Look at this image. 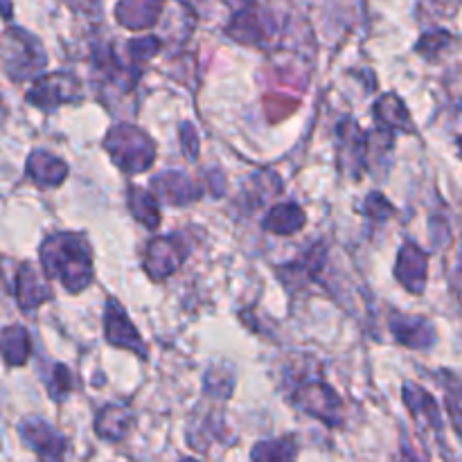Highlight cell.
<instances>
[{
  "label": "cell",
  "mask_w": 462,
  "mask_h": 462,
  "mask_svg": "<svg viewBox=\"0 0 462 462\" xmlns=\"http://www.w3.org/2000/svg\"><path fill=\"white\" fill-rule=\"evenodd\" d=\"M41 264L50 278L59 280L70 293H79L93 282V255L81 235L59 233L41 246Z\"/></svg>",
  "instance_id": "6da1fadb"
},
{
  "label": "cell",
  "mask_w": 462,
  "mask_h": 462,
  "mask_svg": "<svg viewBox=\"0 0 462 462\" xmlns=\"http://www.w3.org/2000/svg\"><path fill=\"white\" fill-rule=\"evenodd\" d=\"M104 147H106L113 162L126 174H140V171L149 170L153 165V158H156L153 140L134 125L113 126L108 131Z\"/></svg>",
  "instance_id": "7a4b0ae2"
},
{
  "label": "cell",
  "mask_w": 462,
  "mask_h": 462,
  "mask_svg": "<svg viewBox=\"0 0 462 462\" xmlns=\"http://www.w3.org/2000/svg\"><path fill=\"white\" fill-rule=\"evenodd\" d=\"M45 52L39 41L25 30L9 27L3 34V66L9 79L25 81L45 68Z\"/></svg>",
  "instance_id": "3957f363"
},
{
  "label": "cell",
  "mask_w": 462,
  "mask_h": 462,
  "mask_svg": "<svg viewBox=\"0 0 462 462\" xmlns=\"http://www.w3.org/2000/svg\"><path fill=\"white\" fill-rule=\"evenodd\" d=\"M298 406L311 418L329 424V427H341L343 424V402L328 383L310 382L300 386V391L293 397Z\"/></svg>",
  "instance_id": "277c9868"
},
{
  "label": "cell",
  "mask_w": 462,
  "mask_h": 462,
  "mask_svg": "<svg viewBox=\"0 0 462 462\" xmlns=\"http://www.w3.org/2000/svg\"><path fill=\"white\" fill-rule=\"evenodd\" d=\"M27 102L39 108H54L59 104L75 102L81 97V86L75 75L70 72H50L39 77L30 90H27Z\"/></svg>",
  "instance_id": "5b68a950"
},
{
  "label": "cell",
  "mask_w": 462,
  "mask_h": 462,
  "mask_svg": "<svg viewBox=\"0 0 462 462\" xmlns=\"http://www.w3.org/2000/svg\"><path fill=\"white\" fill-rule=\"evenodd\" d=\"M185 248L179 235H167V237L153 239L147 246L144 255V271L152 280H165L183 264Z\"/></svg>",
  "instance_id": "8992f818"
},
{
  "label": "cell",
  "mask_w": 462,
  "mask_h": 462,
  "mask_svg": "<svg viewBox=\"0 0 462 462\" xmlns=\"http://www.w3.org/2000/svg\"><path fill=\"white\" fill-rule=\"evenodd\" d=\"M104 329H106V341L111 346L122 347V350H131L138 356H147V346L140 338L138 329L126 319V314L116 300H108L106 314H104Z\"/></svg>",
  "instance_id": "52a82bcc"
},
{
  "label": "cell",
  "mask_w": 462,
  "mask_h": 462,
  "mask_svg": "<svg viewBox=\"0 0 462 462\" xmlns=\"http://www.w3.org/2000/svg\"><path fill=\"white\" fill-rule=\"evenodd\" d=\"M21 438L43 460H59L66 454V438L59 436L43 420H27V422H23Z\"/></svg>",
  "instance_id": "ba28073f"
},
{
  "label": "cell",
  "mask_w": 462,
  "mask_h": 462,
  "mask_svg": "<svg viewBox=\"0 0 462 462\" xmlns=\"http://www.w3.org/2000/svg\"><path fill=\"white\" fill-rule=\"evenodd\" d=\"M226 32H228L230 39L239 41L244 45H262L269 39L271 18H266V14L257 12L255 5H248V7L235 12Z\"/></svg>",
  "instance_id": "9c48e42d"
},
{
  "label": "cell",
  "mask_w": 462,
  "mask_h": 462,
  "mask_svg": "<svg viewBox=\"0 0 462 462\" xmlns=\"http://www.w3.org/2000/svg\"><path fill=\"white\" fill-rule=\"evenodd\" d=\"M395 275L402 287L409 289L411 293H422L429 275V255L422 248L406 244L400 251V257H397Z\"/></svg>",
  "instance_id": "30bf717a"
},
{
  "label": "cell",
  "mask_w": 462,
  "mask_h": 462,
  "mask_svg": "<svg viewBox=\"0 0 462 462\" xmlns=\"http://www.w3.org/2000/svg\"><path fill=\"white\" fill-rule=\"evenodd\" d=\"M152 185L158 197L170 206H189L201 197V188L183 171H167V174L156 176Z\"/></svg>",
  "instance_id": "8fae6325"
},
{
  "label": "cell",
  "mask_w": 462,
  "mask_h": 462,
  "mask_svg": "<svg viewBox=\"0 0 462 462\" xmlns=\"http://www.w3.org/2000/svg\"><path fill=\"white\" fill-rule=\"evenodd\" d=\"M165 0H120L116 7V18L129 30H147L161 16Z\"/></svg>",
  "instance_id": "7c38bea8"
},
{
  "label": "cell",
  "mask_w": 462,
  "mask_h": 462,
  "mask_svg": "<svg viewBox=\"0 0 462 462\" xmlns=\"http://www.w3.org/2000/svg\"><path fill=\"white\" fill-rule=\"evenodd\" d=\"M16 302L25 311L34 310L41 302L50 300L52 298V291L48 289V284L43 282L39 271L32 264H21L16 269Z\"/></svg>",
  "instance_id": "4fadbf2b"
},
{
  "label": "cell",
  "mask_w": 462,
  "mask_h": 462,
  "mask_svg": "<svg viewBox=\"0 0 462 462\" xmlns=\"http://www.w3.org/2000/svg\"><path fill=\"white\" fill-rule=\"evenodd\" d=\"M391 329L395 334L397 341L406 347H415V350H427L433 346V325L424 319H411V316L393 314L391 316Z\"/></svg>",
  "instance_id": "5bb4252c"
},
{
  "label": "cell",
  "mask_w": 462,
  "mask_h": 462,
  "mask_svg": "<svg viewBox=\"0 0 462 462\" xmlns=\"http://www.w3.org/2000/svg\"><path fill=\"white\" fill-rule=\"evenodd\" d=\"M404 402L409 406L411 415L415 418L418 427L431 429V431L440 433L442 431V420L440 411H438L436 400L429 395L424 388L413 386V383H406L404 386Z\"/></svg>",
  "instance_id": "9a60e30c"
},
{
  "label": "cell",
  "mask_w": 462,
  "mask_h": 462,
  "mask_svg": "<svg viewBox=\"0 0 462 462\" xmlns=\"http://www.w3.org/2000/svg\"><path fill=\"white\" fill-rule=\"evenodd\" d=\"M27 174L39 188H57L66 180L68 165L57 156L45 152H34L27 158Z\"/></svg>",
  "instance_id": "2e32d148"
},
{
  "label": "cell",
  "mask_w": 462,
  "mask_h": 462,
  "mask_svg": "<svg viewBox=\"0 0 462 462\" xmlns=\"http://www.w3.org/2000/svg\"><path fill=\"white\" fill-rule=\"evenodd\" d=\"M307 215L300 210L296 203H282L275 206L266 212L264 217V228L273 235H291L305 226Z\"/></svg>",
  "instance_id": "e0dca14e"
},
{
  "label": "cell",
  "mask_w": 462,
  "mask_h": 462,
  "mask_svg": "<svg viewBox=\"0 0 462 462\" xmlns=\"http://www.w3.org/2000/svg\"><path fill=\"white\" fill-rule=\"evenodd\" d=\"M374 117L386 131H411L409 111L397 95L388 93L374 104Z\"/></svg>",
  "instance_id": "ac0fdd59"
},
{
  "label": "cell",
  "mask_w": 462,
  "mask_h": 462,
  "mask_svg": "<svg viewBox=\"0 0 462 462\" xmlns=\"http://www.w3.org/2000/svg\"><path fill=\"white\" fill-rule=\"evenodd\" d=\"M129 424L131 418L125 409H120V406H106L97 415V420H95V431L104 440L120 442L126 436V431H129Z\"/></svg>",
  "instance_id": "d6986e66"
},
{
  "label": "cell",
  "mask_w": 462,
  "mask_h": 462,
  "mask_svg": "<svg viewBox=\"0 0 462 462\" xmlns=\"http://www.w3.org/2000/svg\"><path fill=\"white\" fill-rule=\"evenodd\" d=\"M3 355L7 365H23L30 356V337L21 325H9L3 329Z\"/></svg>",
  "instance_id": "ffe728a7"
},
{
  "label": "cell",
  "mask_w": 462,
  "mask_h": 462,
  "mask_svg": "<svg viewBox=\"0 0 462 462\" xmlns=\"http://www.w3.org/2000/svg\"><path fill=\"white\" fill-rule=\"evenodd\" d=\"M129 208L140 224H144L152 230L158 228V224H161V210H158V201L152 192H144V189L140 188H131Z\"/></svg>",
  "instance_id": "44dd1931"
},
{
  "label": "cell",
  "mask_w": 462,
  "mask_h": 462,
  "mask_svg": "<svg viewBox=\"0 0 462 462\" xmlns=\"http://www.w3.org/2000/svg\"><path fill=\"white\" fill-rule=\"evenodd\" d=\"M253 458L255 460H289L296 456V445L291 438H282L275 442H262L253 449Z\"/></svg>",
  "instance_id": "7402d4cb"
},
{
  "label": "cell",
  "mask_w": 462,
  "mask_h": 462,
  "mask_svg": "<svg viewBox=\"0 0 462 462\" xmlns=\"http://www.w3.org/2000/svg\"><path fill=\"white\" fill-rule=\"evenodd\" d=\"M364 215L370 217V219H374V221H386L388 217H393V206L386 201V197H383V194L373 192L365 197Z\"/></svg>",
  "instance_id": "603a6c76"
},
{
  "label": "cell",
  "mask_w": 462,
  "mask_h": 462,
  "mask_svg": "<svg viewBox=\"0 0 462 462\" xmlns=\"http://www.w3.org/2000/svg\"><path fill=\"white\" fill-rule=\"evenodd\" d=\"M449 43H451V34H447V32H442V30H433V32H429V34L422 36V41L418 43V52L431 59V57H436L442 48H447Z\"/></svg>",
  "instance_id": "cb8c5ba5"
},
{
  "label": "cell",
  "mask_w": 462,
  "mask_h": 462,
  "mask_svg": "<svg viewBox=\"0 0 462 462\" xmlns=\"http://www.w3.org/2000/svg\"><path fill=\"white\" fill-rule=\"evenodd\" d=\"M298 102L296 99H289V97H273V104H266V111H269V117L271 120H282V117H287L289 113L296 111Z\"/></svg>",
  "instance_id": "d4e9b609"
},
{
  "label": "cell",
  "mask_w": 462,
  "mask_h": 462,
  "mask_svg": "<svg viewBox=\"0 0 462 462\" xmlns=\"http://www.w3.org/2000/svg\"><path fill=\"white\" fill-rule=\"evenodd\" d=\"M180 138H183L185 153H188L189 161H194L199 153V138H197V131H194V126L189 125V122L180 125Z\"/></svg>",
  "instance_id": "484cf974"
},
{
  "label": "cell",
  "mask_w": 462,
  "mask_h": 462,
  "mask_svg": "<svg viewBox=\"0 0 462 462\" xmlns=\"http://www.w3.org/2000/svg\"><path fill=\"white\" fill-rule=\"evenodd\" d=\"M451 282H454L456 293H458V298H460V302H462V246H460L458 264H456V271H454V278H451Z\"/></svg>",
  "instance_id": "4316f807"
},
{
  "label": "cell",
  "mask_w": 462,
  "mask_h": 462,
  "mask_svg": "<svg viewBox=\"0 0 462 462\" xmlns=\"http://www.w3.org/2000/svg\"><path fill=\"white\" fill-rule=\"evenodd\" d=\"M458 149H460V153H462V138L458 140Z\"/></svg>",
  "instance_id": "83f0119b"
}]
</instances>
